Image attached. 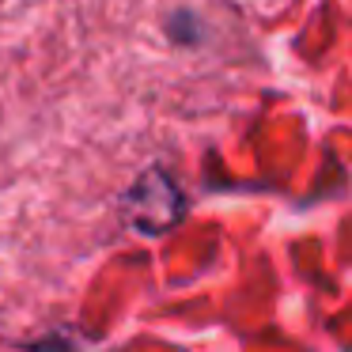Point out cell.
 <instances>
[{
    "instance_id": "cell-1",
    "label": "cell",
    "mask_w": 352,
    "mask_h": 352,
    "mask_svg": "<svg viewBox=\"0 0 352 352\" xmlns=\"http://www.w3.org/2000/svg\"><path fill=\"white\" fill-rule=\"evenodd\" d=\"M186 212V197L175 186V178L167 170L152 167L129 186V193L122 197V216L133 231L140 235H163L170 231Z\"/></svg>"
}]
</instances>
